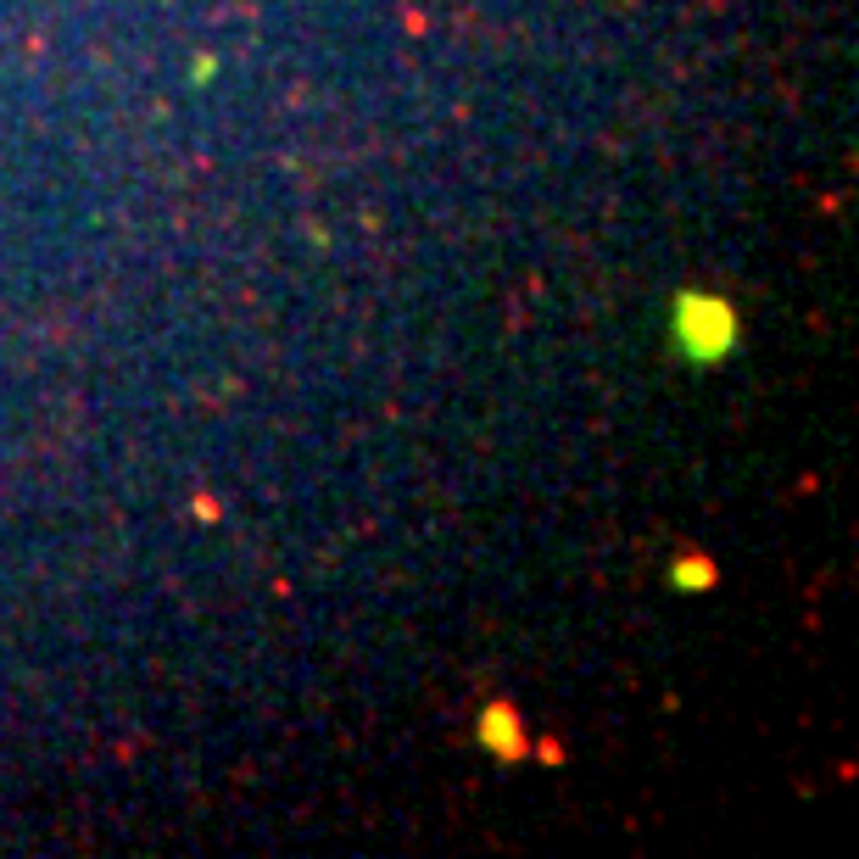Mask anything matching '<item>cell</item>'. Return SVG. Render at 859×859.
Listing matches in <instances>:
<instances>
[{
	"label": "cell",
	"mask_w": 859,
	"mask_h": 859,
	"mask_svg": "<svg viewBox=\"0 0 859 859\" xmlns=\"http://www.w3.org/2000/svg\"><path fill=\"white\" fill-rule=\"evenodd\" d=\"M676 336L692 358H721L731 347V307L714 297H687L676 313Z\"/></svg>",
	"instance_id": "1"
}]
</instances>
